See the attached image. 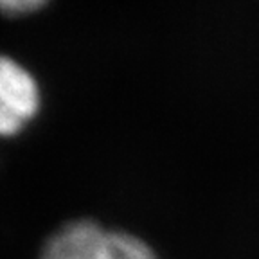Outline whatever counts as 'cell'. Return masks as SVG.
Returning <instances> with one entry per match:
<instances>
[{
  "mask_svg": "<svg viewBox=\"0 0 259 259\" xmlns=\"http://www.w3.org/2000/svg\"><path fill=\"white\" fill-rule=\"evenodd\" d=\"M41 259H157L144 241L90 222L65 227L47 243Z\"/></svg>",
  "mask_w": 259,
  "mask_h": 259,
  "instance_id": "obj_1",
  "label": "cell"
},
{
  "mask_svg": "<svg viewBox=\"0 0 259 259\" xmlns=\"http://www.w3.org/2000/svg\"><path fill=\"white\" fill-rule=\"evenodd\" d=\"M0 92L24 121L36 113L40 94L34 77L8 56H0Z\"/></svg>",
  "mask_w": 259,
  "mask_h": 259,
  "instance_id": "obj_2",
  "label": "cell"
},
{
  "mask_svg": "<svg viewBox=\"0 0 259 259\" xmlns=\"http://www.w3.org/2000/svg\"><path fill=\"white\" fill-rule=\"evenodd\" d=\"M25 124L24 119L15 112L9 101L0 92V135H13Z\"/></svg>",
  "mask_w": 259,
  "mask_h": 259,
  "instance_id": "obj_3",
  "label": "cell"
},
{
  "mask_svg": "<svg viewBox=\"0 0 259 259\" xmlns=\"http://www.w3.org/2000/svg\"><path fill=\"white\" fill-rule=\"evenodd\" d=\"M45 0H0V9L9 15H20L41 8Z\"/></svg>",
  "mask_w": 259,
  "mask_h": 259,
  "instance_id": "obj_4",
  "label": "cell"
}]
</instances>
